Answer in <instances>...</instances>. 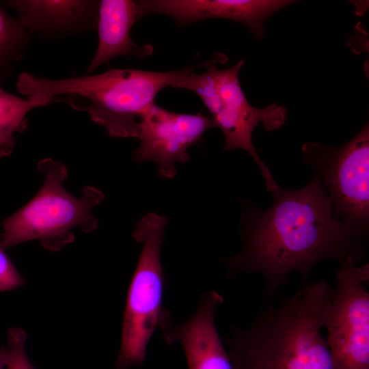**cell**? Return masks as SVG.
Returning a JSON list of instances; mask_svg holds the SVG:
<instances>
[{"label": "cell", "mask_w": 369, "mask_h": 369, "mask_svg": "<svg viewBox=\"0 0 369 369\" xmlns=\"http://www.w3.org/2000/svg\"><path fill=\"white\" fill-rule=\"evenodd\" d=\"M272 195L274 202L266 210L240 202L243 247L223 259L232 277L245 272L263 278L262 307L290 273L298 272L304 284L318 262L351 257L357 263L366 248L351 227L333 216L331 199L317 176L299 189L279 187Z\"/></svg>", "instance_id": "6da1fadb"}, {"label": "cell", "mask_w": 369, "mask_h": 369, "mask_svg": "<svg viewBox=\"0 0 369 369\" xmlns=\"http://www.w3.org/2000/svg\"><path fill=\"white\" fill-rule=\"evenodd\" d=\"M332 294L325 280L306 282L247 327L232 328L226 348L232 369H333L321 333Z\"/></svg>", "instance_id": "7a4b0ae2"}, {"label": "cell", "mask_w": 369, "mask_h": 369, "mask_svg": "<svg viewBox=\"0 0 369 369\" xmlns=\"http://www.w3.org/2000/svg\"><path fill=\"white\" fill-rule=\"evenodd\" d=\"M219 60L215 54L205 62L169 72L109 69L98 74L62 79L23 72L18 78L16 88L37 107L62 102L87 111L112 137H138L139 115L155 102L160 91L171 87L182 75Z\"/></svg>", "instance_id": "3957f363"}, {"label": "cell", "mask_w": 369, "mask_h": 369, "mask_svg": "<svg viewBox=\"0 0 369 369\" xmlns=\"http://www.w3.org/2000/svg\"><path fill=\"white\" fill-rule=\"evenodd\" d=\"M37 167L44 183L30 201L3 219L0 247L4 250L38 240L45 249L59 251L74 241V229L90 232L98 226L92 211L104 199L101 191L87 185L81 197H75L64 187L68 178L64 163L44 158Z\"/></svg>", "instance_id": "277c9868"}, {"label": "cell", "mask_w": 369, "mask_h": 369, "mask_svg": "<svg viewBox=\"0 0 369 369\" xmlns=\"http://www.w3.org/2000/svg\"><path fill=\"white\" fill-rule=\"evenodd\" d=\"M167 223L165 216L149 213L133 232L142 249L128 290L116 369L141 366L155 329L163 330L172 324L163 303L165 282L160 255Z\"/></svg>", "instance_id": "5b68a950"}, {"label": "cell", "mask_w": 369, "mask_h": 369, "mask_svg": "<svg viewBox=\"0 0 369 369\" xmlns=\"http://www.w3.org/2000/svg\"><path fill=\"white\" fill-rule=\"evenodd\" d=\"M301 150L331 199L333 216L361 239L369 224V125L339 147L307 142Z\"/></svg>", "instance_id": "8992f818"}, {"label": "cell", "mask_w": 369, "mask_h": 369, "mask_svg": "<svg viewBox=\"0 0 369 369\" xmlns=\"http://www.w3.org/2000/svg\"><path fill=\"white\" fill-rule=\"evenodd\" d=\"M339 263L325 326L333 369H369V265Z\"/></svg>", "instance_id": "52a82bcc"}, {"label": "cell", "mask_w": 369, "mask_h": 369, "mask_svg": "<svg viewBox=\"0 0 369 369\" xmlns=\"http://www.w3.org/2000/svg\"><path fill=\"white\" fill-rule=\"evenodd\" d=\"M245 63V60L243 59L223 70L218 69L217 64L213 65L217 96L210 113V118L215 128H220L225 136L222 151L241 148L247 152L258 165L267 191L273 195L279 187L269 168L258 156L252 142V135L260 124L266 131L279 129L286 122L287 112L284 107L276 103L262 109L249 103L239 82V72Z\"/></svg>", "instance_id": "ba28073f"}, {"label": "cell", "mask_w": 369, "mask_h": 369, "mask_svg": "<svg viewBox=\"0 0 369 369\" xmlns=\"http://www.w3.org/2000/svg\"><path fill=\"white\" fill-rule=\"evenodd\" d=\"M212 128L215 126L210 117L171 111L154 102L139 115L141 142L133 152L135 161H153L161 178L172 179L177 174L176 164L189 161L188 148Z\"/></svg>", "instance_id": "9c48e42d"}, {"label": "cell", "mask_w": 369, "mask_h": 369, "mask_svg": "<svg viewBox=\"0 0 369 369\" xmlns=\"http://www.w3.org/2000/svg\"><path fill=\"white\" fill-rule=\"evenodd\" d=\"M291 0H144L137 1L141 17L158 14L172 18L179 27L210 18L245 25L256 39L264 33V22Z\"/></svg>", "instance_id": "30bf717a"}, {"label": "cell", "mask_w": 369, "mask_h": 369, "mask_svg": "<svg viewBox=\"0 0 369 369\" xmlns=\"http://www.w3.org/2000/svg\"><path fill=\"white\" fill-rule=\"evenodd\" d=\"M223 297L216 291L202 295L194 314L185 322L169 325L163 331L167 344L178 342L189 369H232L215 325V315Z\"/></svg>", "instance_id": "8fae6325"}, {"label": "cell", "mask_w": 369, "mask_h": 369, "mask_svg": "<svg viewBox=\"0 0 369 369\" xmlns=\"http://www.w3.org/2000/svg\"><path fill=\"white\" fill-rule=\"evenodd\" d=\"M141 17L137 1L102 0L98 10V44L86 72H91L110 59L120 55L150 56L153 46L139 45L130 36L131 28Z\"/></svg>", "instance_id": "7c38bea8"}, {"label": "cell", "mask_w": 369, "mask_h": 369, "mask_svg": "<svg viewBox=\"0 0 369 369\" xmlns=\"http://www.w3.org/2000/svg\"><path fill=\"white\" fill-rule=\"evenodd\" d=\"M18 12V20L29 32L64 33L97 25L99 2L68 0L6 1Z\"/></svg>", "instance_id": "4fadbf2b"}, {"label": "cell", "mask_w": 369, "mask_h": 369, "mask_svg": "<svg viewBox=\"0 0 369 369\" xmlns=\"http://www.w3.org/2000/svg\"><path fill=\"white\" fill-rule=\"evenodd\" d=\"M36 107L29 100L11 94L0 85V158L12 154L15 133L26 128L27 114Z\"/></svg>", "instance_id": "5bb4252c"}, {"label": "cell", "mask_w": 369, "mask_h": 369, "mask_svg": "<svg viewBox=\"0 0 369 369\" xmlns=\"http://www.w3.org/2000/svg\"><path fill=\"white\" fill-rule=\"evenodd\" d=\"M28 39L29 32L18 19L0 7V81L10 72L12 64L22 57Z\"/></svg>", "instance_id": "9a60e30c"}, {"label": "cell", "mask_w": 369, "mask_h": 369, "mask_svg": "<svg viewBox=\"0 0 369 369\" xmlns=\"http://www.w3.org/2000/svg\"><path fill=\"white\" fill-rule=\"evenodd\" d=\"M27 333L21 328H10L7 333V345L10 351V361L5 369H35L25 348Z\"/></svg>", "instance_id": "2e32d148"}, {"label": "cell", "mask_w": 369, "mask_h": 369, "mask_svg": "<svg viewBox=\"0 0 369 369\" xmlns=\"http://www.w3.org/2000/svg\"><path fill=\"white\" fill-rule=\"evenodd\" d=\"M5 250L0 247V291L16 289L25 284V279L17 270Z\"/></svg>", "instance_id": "e0dca14e"}, {"label": "cell", "mask_w": 369, "mask_h": 369, "mask_svg": "<svg viewBox=\"0 0 369 369\" xmlns=\"http://www.w3.org/2000/svg\"><path fill=\"white\" fill-rule=\"evenodd\" d=\"M10 359V351L8 345L0 346V369H5Z\"/></svg>", "instance_id": "ac0fdd59"}]
</instances>
